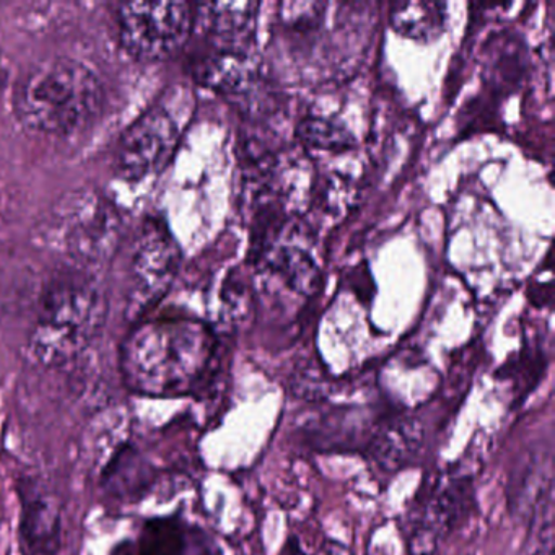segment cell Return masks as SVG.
<instances>
[{
  "instance_id": "1",
  "label": "cell",
  "mask_w": 555,
  "mask_h": 555,
  "mask_svg": "<svg viewBox=\"0 0 555 555\" xmlns=\"http://www.w3.org/2000/svg\"><path fill=\"white\" fill-rule=\"evenodd\" d=\"M209 327L190 318H162L138 324L119 353L122 378L139 395L170 398L191 391L214 356Z\"/></svg>"
},
{
  "instance_id": "2",
  "label": "cell",
  "mask_w": 555,
  "mask_h": 555,
  "mask_svg": "<svg viewBox=\"0 0 555 555\" xmlns=\"http://www.w3.org/2000/svg\"><path fill=\"white\" fill-rule=\"evenodd\" d=\"M102 80L80 61L51 57L28 67L14 87V112L28 131L67 138L99 118Z\"/></svg>"
},
{
  "instance_id": "3",
  "label": "cell",
  "mask_w": 555,
  "mask_h": 555,
  "mask_svg": "<svg viewBox=\"0 0 555 555\" xmlns=\"http://www.w3.org/2000/svg\"><path fill=\"white\" fill-rule=\"evenodd\" d=\"M108 300L92 278L77 271L54 275L41 292L30 352L44 365H60L99 336Z\"/></svg>"
},
{
  "instance_id": "4",
  "label": "cell",
  "mask_w": 555,
  "mask_h": 555,
  "mask_svg": "<svg viewBox=\"0 0 555 555\" xmlns=\"http://www.w3.org/2000/svg\"><path fill=\"white\" fill-rule=\"evenodd\" d=\"M186 90L171 89L149 106L119 139L116 171L128 181L154 177L177 152L191 115Z\"/></svg>"
},
{
  "instance_id": "5",
  "label": "cell",
  "mask_w": 555,
  "mask_h": 555,
  "mask_svg": "<svg viewBox=\"0 0 555 555\" xmlns=\"http://www.w3.org/2000/svg\"><path fill=\"white\" fill-rule=\"evenodd\" d=\"M118 34L126 53L142 63L170 60L194 31V8L188 2H125L119 5Z\"/></svg>"
},
{
  "instance_id": "6",
  "label": "cell",
  "mask_w": 555,
  "mask_h": 555,
  "mask_svg": "<svg viewBox=\"0 0 555 555\" xmlns=\"http://www.w3.org/2000/svg\"><path fill=\"white\" fill-rule=\"evenodd\" d=\"M181 253L165 223L145 220L135 233L129 256L125 305L129 320H141L170 292Z\"/></svg>"
},
{
  "instance_id": "7",
  "label": "cell",
  "mask_w": 555,
  "mask_h": 555,
  "mask_svg": "<svg viewBox=\"0 0 555 555\" xmlns=\"http://www.w3.org/2000/svg\"><path fill=\"white\" fill-rule=\"evenodd\" d=\"M54 233L70 258L96 264L115 255L121 238V217L96 191H77L57 207Z\"/></svg>"
},
{
  "instance_id": "8",
  "label": "cell",
  "mask_w": 555,
  "mask_h": 555,
  "mask_svg": "<svg viewBox=\"0 0 555 555\" xmlns=\"http://www.w3.org/2000/svg\"><path fill=\"white\" fill-rule=\"evenodd\" d=\"M470 500V482L464 477H450L424 500L421 515L412 531V554L431 555L438 539L447 535L466 513Z\"/></svg>"
},
{
  "instance_id": "9",
  "label": "cell",
  "mask_w": 555,
  "mask_h": 555,
  "mask_svg": "<svg viewBox=\"0 0 555 555\" xmlns=\"http://www.w3.org/2000/svg\"><path fill=\"white\" fill-rule=\"evenodd\" d=\"M258 61L253 44H210L194 64L197 82L225 95H238L256 79Z\"/></svg>"
},
{
  "instance_id": "10",
  "label": "cell",
  "mask_w": 555,
  "mask_h": 555,
  "mask_svg": "<svg viewBox=\"0 0 555 555\" xmlns=\"http://www.w3.org/2000/svg\"><path fill=\"white\" fill-rule=\"evenodd\" d=\"M21 544L25 555H54L61 542V515L56 503L28 480L21 487Z\"/></svg>"
},
{
  "instance_id": "11",
  "label": "cell",
  "mask_w": 555,
  "mask_h": 555,
  "mask_svg": "<svg viewBox=\"0 0 555 555\" xmlns=\"http://www.w3.org/2000/svg\"><path fill=\"white\" fill-rule=\"evenodd\" d=\"M139 551L141 555H222L204 529L180 516L149 519L142 528Z\"/></svg>"
},
{
  "instance_id": "12",
  "label": "cell",
  "mask_w": 555,
  "mask_h": 555,
  "mask_svg": "<svg viewBox=\"0 0 555 555\" xmlns=\"http://www.w3.org/2000/svg\"><path fill=\"white\" fill-rule=\"evenodd\" d=\"M256 2H209L194 8V28L199 27L210 44L255 43Z\"/></svg>"
},
{
  "instance_id": "13",
  "label": "cell",
  "mask_w": 555,
  "mask_h": 555,
  "mask_svg": "<svg viewBox=\"0 0 555 555\" xmlns=\"http://www.w3.org/2000/svg\"><path fill=\"white\" fill-rule=\"evenodd\" d=\"M389 25L408 40L434 43L447 28V4L427 0L396 2L389 11Z\"/></svg>"
},
{
  "instance_id": "14",
  "label": "cell",
  "mask_w": 555,
  "mask_h": 555,
  "mask_svg": "<svg viewBox=\"0 0 555 555\" xmlns=\"http://www.w3.org/2000/svg\"><path fill=\"white\" fill-rule=\"evenodd\" d=\"M152 470L147 461L134 448L122 447L109 461L103 474L106 492L119 500H135L151 483Z\"/></svg>"
},
{
  "instance_id": "15",
  "label": "cell",
  "mask_w": 555,
  "mask_h": 555,
  "mask_svg": "<svg viewBox=\"0 0 555 555\" xmlns=\"http://www.w3.org/2000/svg\"><path fill=\"white\" fill-rule=\"evenodd\" d=\"M297 139L314 151L346 152L356 147V138L346 126L321 116L301 119L297 126Z\"/></svg>"
},
{
  "instance_id": "16",
  "label": "cell",
  "mask_w": 555,
  "mask_h": 555,
  "mask_svg": "<svg viewBox=\"0 0 555 555\" xmlns=\"http://www.w3.org/2000/svg\"><path fill=\"white\" fill-rule=\"evenodd\" d=\"M284 555H305V552L301 551L300 544H298L297 539H291L287 547H285Z\"/></svg>"
}]
</instances>
